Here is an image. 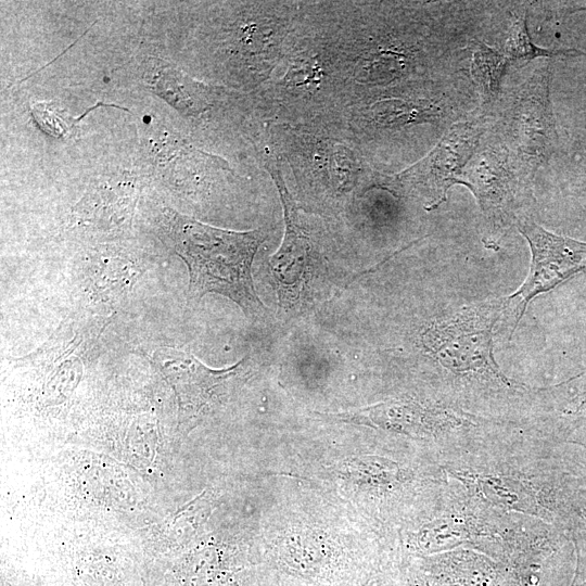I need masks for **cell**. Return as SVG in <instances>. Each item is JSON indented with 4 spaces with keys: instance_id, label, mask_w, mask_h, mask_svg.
<instances>
[{
    "instance_id": "6",
    "label": "cell",
    "mask_w": 586,
    "mask_h": 586,
    "mask_svg": "<svg viewBox=\"0 0 586 586\" xmlns=\"http://www.w3.org/2000/svg\"><path fill=\"white\" fill-rule=\"evenodd\" d=\"M515 227L528 243L531 264L523 283L507 296L505 318L509 319L510 335L536 296L586 268V242L553 233L527 215L521 216Z\"/></svg>"
},
{
    "instance_id": "13",
    "label": "cell",
    "mask_w": 586,
    "mask_h": 586,
    "mask_svg": "<svg viewBox=\"0 0 586 586\" xmlns=\"http://www.w3.org/2000/svg\"><path fill=\"white\" fill-rule=\"evenodd\" d=\"M31 114L39 127L55 138L65 137L82 117L66 116L65 111H60L50 103L41 102L33 104Z\"/></svg>"
},
{
    "instance_id": "14",
    "label": "cell",
    "mask_w": 586,
    "mask_h": 586,
    "mask_svg": "<svg viewBox=\"0 0 586 586\" xmlns=\"http://www.w3.org/2000/svg\"><path fill=\"white\" fill-rule=\"evenodd\" d=\"M572 543L576 555V564L570 586H586V531L573 533Z\"/></svg>"
},
{
    "instance_id": "10",
    "label": "cell",
    "mask_w": 586,
    "mask_h": 586,
    "mask_svg": "<svg viewBox=\"0 0 586 586\" xmlns=\"http://www.w3.org/2000/svg\"><path fill=\"white\" fill-rule=\"evenodd\" d=\"M459 112L441 102L410 101L405 99H382L368 109L370 120L380 127L396 128L407 125L434 123L448 118Z\"/></svg>"
},
{
    "instance_id": "15",
    "label": "cell",
    "mask_w": 586,
    "mask_h": 586,
    "mask_svg": "<svg viewBox=\"0 0 586 586\" xmlns=\"http://www.w3.org/2000/svg\"><path fill=\"white\" fill-rule=\"evenodd\" d=\"M570 190L572 193L586 198V152H579L575 158V166Z\"/></svg>"
},
{
    "instance_id": "16",
    "label": "cell",
    "mask_w": 586,
    "mask_h": 586,
    "mask_svg": "<svg viewBox=\"0 0 586 586\" xmlns=\"http://www.w3.org/2000/svg\"><path fill=\"white\" fill-rule=\"evenodd\" d=\"M572 457L586 469V431L579 433L565 444Z\"/></svg>"
},
{
    "instance_id": "4",
    "label": "cell",
    "mask_w": 586,
    "mask_h": 586,
    "mask_svg": "<svg viewBox=\"0 0 586 586\" xmlns=\"http://www.w3.org/2000/svg\"><path fill=\"white\" fill-rule=\"evenodd\" d=\"M528 173L505 144H480L462 169L458 184L474 195L487 228L494 233L515 226L525 215Z\"/></svg>"
},
{
    "instance_id": "8",
    "label": "cell",
    "mask_w": 586,
    "mask_h": 586,
    "mask_svg": "<svg viewBox=\"0 0 586 586\" xmlns=\"http://www.w3.org/2000/svg\"><path fill=\"white\" fill-rule=\"evenodd\" d=\"M283 207L285 231L283 241L271 256L270 269L282 308L302 304L309 297L311 281L317 279L320 265L318 245L300 221V215L281 173L268 166Z\"/></svg>"
},
{
    "instance_id": "7",
    "label": "cell",
    "mask_w": 586,
    "mask_h": 586,
    "mask_svg": "<svg viewBox=\"0 0 586 586\" xmlns=\"http://www.w3.org/2000/svg\"><path fill=\"white\" fill-rule=\"evenodd\" d=\"M485 116L458 120L448 127L441 140L423 158L393 177L391 186L420 196L426 211H433L458 184L460 174L480 146Z\"/></svg>"
},
{
    "instance_id": "5",
    "label": "cell",
    "mask_w": 586,
    "mask_h": 586,
    "mask_svg": "<svg viewBox=\"0 0 586 586\" xmlns=\"http://www.w3.org/2000/svg\"><path fill=\"white\" fill-rule=\"evenodd\" d=\"M551 66L542 63L520 86L504 117L505 145L530 174L558 151L550 100Z\"/></svg>"
},
{
    "instance_id": "1",
    "label": "cell",
    "mask_w": 586,
    "mask_h": 586,
    "mask_svg": "<svg viewBox=\"0 0 586 586\" xmlns=\"http://www.w3.org/2000/svg\"><path fill=\"white\" fill-rule=\"evenodd\" d=\"M443 468L493 508L586 531V469L563 445L520 431Z\"/></svg>"
},
{
    "instance_id": "9",
    "label": "cell",
    "mask_w": 586,
    "mask_h": 586,
    "mask_svg": "<svg viewBox=\"0 0 586 586\" xmlns=\"http://www.w3.org/2000/svg\"><path fill=\"white\" fill-rule=\"evenodd\" d=\"M536 407L546 434L564 444L586 431V374L572 378L536 392Z\"/></svg>"
},
{
    "instance_id": "11",
    "label": "cell",
    "mask_w": 586,
    "mask_h": 586,
    "mask_svg": "<svg viewBox=\"0 0 586 586\" xmlns=\"http://www.w3.org/2000/svg\"><path fill=\"white\" fill-rule=\"evenodd\" d=\"M470 76L481 100L482 115L496 104L502 78L511 64L502 50H497L482 41L471 43Z\"/></svg>"
},
{
    "instance_id": "2",
    "label": "cell",
    "mask_w": 586,
    "mask_h": 586,
    "mask_svg": "<svg viewBox=\"0 0 586 586\" xmlns=\"http://www.w3.org/2000/svg\"><path fill=\"white\" fill-rule=\"evenodd\" d=\"M506 307L507 296L448 307L425 324L420 345L436 370L434 398L522 425L533 390L505 374L494 356Z\"/></svg>"
},
{
    "instance_id": "3",
    "label": "cell",
    "mask_w": 586,
    "mask_h": 586,
    "mask_svg": "<svg viewBox=\"0 0 586 586\" xmlns=\"http://www.w3.org/2000/svg\"><path fill=\"white\" fill-rule=\"evenodd\" d=\"M165 217L174 249L188 267L189 297L199 301L217 293L234 302L249 318H264L267 308L254 288L252 263L267 230H225L170 209Z\"/></svg>"
},
{
    "instance_id": "12",
    "label": "cell",
    "mask_w": 586,
    "mask_h": 586,
    "mask_svg": "<svg viewBox=\"0 0 586 586\" xmlns=\"http://www.w3.org/2000/svg\"><path fill=\"white\" fill-rule=\"evenodd\" d=\"M502 52L510 63H526L539 58L557 59L586 55V53L575 48L549 49L536 46L528 31L526 10H523L514 17Z\"/></svg>"
},
{
    "instance_id": "17",
    "label": "cell",
    "mask_w": 586,
    "mask_h": 586,
    "mask_svg": "<svg viewBox=\"0 0 586 586\" xmlns=\"http://www.w3.org/2000/svg\"><path fill=\"white\" fill-rule=\"evenodd\" d=\"M581 372L585 373L586 374V368H584Z\"/></svg>"
}]
</instances>
